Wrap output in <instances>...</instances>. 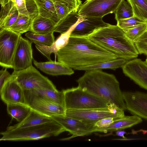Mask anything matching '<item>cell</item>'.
<instances>
[{
  "mask_svg": "<svg viewBox=\"0 0 147 147\" xmlns=\"http://www.w3.org/2000/svg\"><path fill=\"white\" fill-rule=\"evenodd\" d=\"M31 110V108L26 104H12L7 105L8 113L18 122L24 119Z\"/></svg>",
  "mask_w": 147,
  "mask_h": 147,
  "instance_id": "obj_25",
  "label": "cell"
},
{
  "mask_svg": "<svg viewBox=\"0 0 147 147\" xmlns=\"http://www.w3.org/2000/svg\"><path fill=\"white\" fill-rule=\"evenodd\" d=\"M78 11H73L57 26L54 32L64 33L69 30L80 19Z\"/></svg>",
  "mask_w": 147,
  "mask_h": 147,
  "instance_id": "obj_29",
  "label": "cell"
},
{
  "mask_svg": "<svg viewBox=\"0 0 147 147\" xmlns=\"http://www.w3.org/2000/svg\"><path fill=\"white\" fill-rule=\"evenodd\" d=\"M126 133L125 131L122 130L117 131L116 132V134L117 136L122 137L124 139L126 138L124 136V135Z\"/></svg>",
  "mask_w": 147,
  "mask_h": 147,
  "instance_id": "obj_40",
  "label": "cell"
},
{
  "mask_svg": "<svg viewBox=\"0 0 147 147\" xmlns=\"http://www.w3.org/2000/svg\"><path fill=\"white\" fill-rule=\"evenodd\" d=\"M53 33L40 34L29 32L25 34V36L32 43L50 46L55 41Z\"/></svg>",
  "mask_w": 147,
  "mask_h": 147,
  "instance_id": "obj_30",
  "label": "cell"
},
{
  "mask_svg": "<svg viewBox=\"0 0 147 147\" xmlns=\"http://www.w3.org/2000/svg\"><path fill=\"white\" fill-rule=\"evenodd\" d=\"M24 91L26 104L32 110L51 117L65 115L66 109L64 107L37 97L26 90Z\"/></svg>",
  "mask_w": 147,
  "mask_h": 147,
  "instance_id": "obj_10",
  "label": "cell"
},
{
  "mask_svg": "<svg viewBox=\"0 0 147 147\" xmlns=\"http://www.w3.org/2000/svg\"><path fill=\"white\" fill-rule=\"evenodd\" d=\"M19 13L14 3L11 1L1 7L0 29H8L15 22Z\"/></svg>",
  "mask_w": 147,
  "mask_h": 147,
  "instance_id": "obj_22",
  "label": "cell"
},
{
  "mask_svg": "<svg viewBox=\"0 0 147 147\" xmlns=\"http://www.w3.org/2000/svg\"><path fill=\"white\" fill-rule=\"evenodd\" d=\"M57 15L60 22L69 14L74 11L67 5L58 2L52 1Z\"/></svg>",
  "mask_w": 147,
  "mask_h": 147,
  "instance_id": "obj_33",
  "label": "cell"
},
{
  "mask_svg": "<svg viewBox=\"0 0 147 147\" xmlns=\"http://www.w3.org/2000/svg\"><path fill=\"white\" fill-rule=\"evenodd\" d=\"M21 34L9 28L0 30V65L13 68V60Z\"/></svg>",
  "mask_w": 147,
  "mask_h": 147,
  "instance_id": "obj_8",
  "label": "cell"
},
{
  "mask_svg": "<svg viewBox=\"0 0 147 147\" xmlns=\"http://www.w3.org/2000/svg\"><path fill=\"white\" fill-rule=\"evenodd\" d=\"M87 37L119 58L129 60L136 58L139 54L134 43L117 25L109 24L96 30Z\"/></svg>",
  "mask_w": 147,
  "mask_h": 147,
  "instance_id": "obj_3",
  "label": "cell"
},
{
  "mask_svg": "<svg viewBox=\"0 0 147 147\" xmlns=\"http://www.w3.org/2000/svg\"><path fill=\"white\" fill-rule=\"evenodd\" d=\"M146 61L147 63V56L146 59Z\"/></svg>",
  "mask_w": 147,
  "mask_h": 147,
  "instance_id": "obj_42",
  "label": "cell"
},
{
  "mask_svg": "<svg viewBox=\"0 0 147 147\" xmlns=\"http://www.w3.org/2000/svg\"><path fill=\"white\" fill-rule=\"evenodd\" d=\"M117 21L134 16L132 8L127 1L123 0L114 13Z\"/></svg>",
  "mask_w": 147,
  "mask_h": 147,
  "instance_id": "obj_31",
  "label": "cell"
},
{
  "mask_svg": "<svg viewBox=\"0 0 147 147\" xmlns=\"http://www.w3.org/2000/svg\"><path fill=\"white\" fill-rule=\"evenodd\" d=\"M63 91L66 110L107 108L111 104L104 99L84 90L78 86Z\"/></svg>",
  "mask_w": 147,
  "mask_h": 147,
  "instance_id": "obj_5",
  "label": "cell"
},
{
  "mask_svg": "<svg viewBox=\"0 0 147 147\" xmlns=\"http://www.w3.org/2000/svg\"><path fill=\"white\" fill-rule=\"evenodd\" d=\"M145 22L133 16L117 21V25L122 30L131 28Z\"/></svg>",
  "mask_w": 147,
  "mask_h": 147,
  "instance_id": "obj_34",
  "label": "cell"
},
{
  "mask_svg": "<svg viewBox=\"0 0 147 147\" xmlns=\"http://www.w3.org/2000/svg\"><path fill=\"white\" fill-rule=\"evenodd\" d=\"M0 88L1 99L6 105L26 104L24 90L13 75L11 74Z\"/></svg>",
  "mask_w": 147,
  "mask_h": 147,
  "instance_id": "obj_15",
  "label": "cell"
},
{
  "mask_svg": "<svg viewBox=\"0 0 147 147\" xmlns=\"http://www.w3.org/2000/svg\"><path fill=\"white\" fill-rule=\"evenodd\" d=\"M56 56L58 61L76 70L119 58L87 37L71 36L67 44L58 51Z\"/></svg>",
  "mask_w": 147,
  "mask_h": 147,
  "instance_id": "obj_1",
  "label": "cell"
},
{
  "mask_svg": "<svg viewBox=\"0 0 147 147\" xmlns=\"http://www.w3.org/2000/svg\"><path fill=\"white\" fill-rule=\"evenodd\" d=\"M73 28V27H72L67 32L61 34L51 45L48 46L35 43L36 48L40 52L46 57L49 61L52 60L51 57V54L53 53L56 57L58 51L66 45Z\"/></svg>",
  "mask_w": 147,
  "mask_h": 147,
  "instance_id": "obj_19",
  "label": "cell"
},
{
  "mask_svg": "<svg viewBox=\"0 0 147 147\" xmlns=\"http://www.w3.org/2000/svg\"><path fill=\"white\" fill-rule=\"evenodd\" d=\"M102 18L84 17L81 16L74 26L70 34L74 37H87L96 30L109 24L105 22Z\"/></svg>",
  "mask_w": 147,
  "mask_h": 147,
  "instance_id": "obj_17",
  "label": "cell"
},
{
  "mask_svg": "<svg viewBox=\"0 0 147 147\" xmlns=\"http://www.w3.org/2000/svg\"><path fill=\"white\" fill-rule=\"evenodd\" d=\"M122 69L126 76L147 90V63L146 61L136 58L128 60Z\"/></svg>",
  "mask_w": 147,
  "mask_h": 147,
  "instance_id": "obj_14",
  "label": "cell"
},
{
  "mask_svg": "<svg viewBox=\"0 0 147 147\" xmlns=\"http://www.w3.org/2000/svg\"><path fill=\"white\" fill-rule=\"evenodd\" d=\"M77 81L78 86L82 90L126 110L119 83L113 75L100 69L87 70Z\"/></svg>",
  "mask_w": 147,
  "mask_h": 147,
  "instance_id": "obj_2",
  "label": "cell"
},
{
  "mask_svg": "<svg viewBox=\"0 0 147 147\" xmlns=\"http://www.w3.org/2000/svg\"><path fill=\"white\" fill-rule=\"evenodd\" d=\"M128 60L122 58H118L114 60L104 62L91 66L79 68L78 70L87 71L94 69H110L114 70L122 68Z\"/></svg>",
  "mask_w": 147,
  "mask_h": 147,
  "instance_id": "obj_27",
  "label": "cell"
},
{
  "mask_svg": "<svg viewBox=\"0 0 147 147\" xmlns=\"http://www.w3.org/2000/svg\"><path fill=\"white\" fill-rule=\"evenodd\" d=\"M53 2L62 3L67 5L74 11L77 12L82 4L81 0H50Z\"/></svg>",
  "mask_w": 147,
  "mask_h": 147,
  "instance_id": "obj_36",
  "label": "cell"
},
{
  "mask_svg": "<svg viewBox=\"0 0 147 147\" xmlns=\"http://www.w3.org/2000/svg\"><path fill=\"white\" fill-rule=\"evenodd\" d=\"M33 16L19 14L15 22L9 28L13 31L22 34L30 31Z\"/></svg>",
  "mask_w": 147,
  "mask_h": 147,
  "instance_id": "obj_26",
  "label": "cell"
},
{
  "mask_svg": "<svg viewBox=\"0 0 147 147\" xmlns=\"http://www.w3.org/2000/svg\"><path fill=\"white\" fill-rule=\"evenodd\" d=\"M33 16L30 32L40 34H47L54 32L57 25L53 21L38 14Z\"/></svg>",
  "mask_w": 147,
  "mask_h": 147,
  "instance_id": "obj_21",
  "label": "cell"
},
{
  "mask_svg": "<svg viewBox=\"0 0 147 147\" xmlns=\"http://www.w3.org/2000/svg\"><path fill=\"white\" fill-rule=\"evenodd\" d=\"M27 9L32 15L38 14L50 19L57 26L60 22L57 15L53 3L50 0H26Z\"/></svg>",
  "mask_w": 147,
  "mask_h": 147,
  "instance_id": "obj_16",
  "label": "cell"
},
{
  "mask_svg": "<svg viewBox=\"0 0 147 147\" xmlns=\"http://www.w3.org/2000/svg\"><path fill=\"white\" fill-rule=\"evenodd\" d=\"M131 6L134 16L147 22V0H127Z\"/></svg>",
  "mask_w": 147,
  "mask_h": 147,
  "instance_id": "obj_28",
  "label": "cell"
},
{
  "mask_svg": "<svg viewBox=\"0 0 147 147\" xmlns=\"http://www.w3.org/2000/svg\"><path fill=\"white\" fill-rule=\"evenodd\" d=\"M51 117L45 115L32 110L22 121L8 127L11 129L36 125L53 121Z\"/></svg>",
  "mask_w": 147,
  "mask_h": 147,
  "instance_id": "obj_23",
  "label": "cell"
},
{
  "mask_svg": "<svg viewBox=\"0 0 147 147\" xmlns=\"http://www.w3.org/2000/svg\"><path fill=\"white\" fill-rule=\"evenodd\" d=\"M122 95L126 110L133 115L147 120V93L124 92Z\"/></svg>",
  "mask_w": 147,
  "mask_h": 147,
  "instance_id": "obj_13",
  "label": "cell"
},
{
  "mask_svg": "<svg viewBox=\"0 0 147 147\" xmlns=\"http://www.w3.org/2000/svg\"><path fill=\"white\" fill-rule=\"evenodd\" d=\"M11 74L24 90L56 89L52 82L32 65L22 70L13 71Z\"/></svg>",
  "mask_w": 147,
  "mask_h": 147,
  "instance_id": "obj_7",
  "label": "cell"
},
{
  "mask_svg": "<svg viewBox=\"0 0 147 147\" xmlns=\"http://www.w3.org/2000/svg\"><path fill=\"white\" fill-rule=\"evenodd\" d=\"M14 4L19 14L27 16L30 15L27 8L26 0H16Z\"/></svg>",
  "mask_w": 147,
  "mask_h": 147,
  "instance_id": "obj_37",
  "label": "cell"
},
{
  "mask_svg": "<svg viewBox=\"0 0 147 147\" xmlns=\"http://www.w3.org/2000/svg\"><path fill=\"white\" fill-rule=\"evenodd\" d=\"M142 121V118L137 115H125L123 117L116 119L107 127L96 129L94 132H100L106 133L122 130L132 127Z\"/></svg>",
  "mask_w": 147,
  "mask_h": 147,
  "instance_id": "obj_20",
  "label": "cell"
},
{
  "mask_svg": "<svg viewBox=\"0 0 147 147\" xmlns=\"http://www.w3.org/2000/svg\"><path fill=\"white\" fill-rule=\"evenodd\" d=\"M7 68H5L4 70L2 69L0 71V88L4 83L11 76L7 70Z\"/></svg>",
  "mask_w": 147,
  "mask_h": 147,
  "instance_id": "obj_39",
  "label": "cell"
},
{
  "mask_svg": "<svg viewBox=\"0 0 147 147\" xmlns=\"http://www.w3.org/2000/svg\"><path fill=\"white\" fill-rule=\"evenodd\" d=\"M116 119H117L110 117L104 118L100 120L95 124L96 129L97 128H102L107 127Z\"/></svg>",
  "mask_w": 147,
  "mask_h": 147,
  "instance_id": "obj_38",
  "label": "cell"
},
{
  "mask_svg": "<svg viewBox=\"0 0 147 147\" xmlns=\"http://www.w3.org/2000/svg\"><path fill=\"white\" fill-rule=\"evenodd\" d=\"M32 95L61 105L65 107L64 96L63 90L57 89H43L26 90Z\"/></svg>",
  "mask_w": 147,
  "mask_h": 147,
  "instance_id": "obj_24",
  "label": "cell"
},
{
  "mask_svg": "<svg viewBox=\"0 0 147 147\" xmlns=\"http://www.w3.org/2000/svg\"><path fill=\"white\" fill-rule=\"evenodd\" d=\"M11 1L13 3H15L16 2V0H11Z\"/></svg>",
  "mask_w": 147,
  "mask_h": 147,
  "instance_id": "obj_41",
  "label": "cell"
},
{
  "mask_svg": "<svg viewBox=\"0 0 147 147\" xmlns=\"http://www.w3.org/2000/svg\"><path fill=\"white\" fill-rule=\"evenodd\" d=\"M65 115L92 124L104 118L111 117L117 119L125 116L124 110L113 104H111L107 108L67 110Z\"/></svg>",
  "mask_w": 147,
  "mask_h": 147,
  "instance_id": "obj_6",
  "label": "cell"
},
{
  "mask_svg": "<svg viewBox=\"0 0 147 147\" xmlns=\"http://www.w3.org/2000/svg\"><path fill=\"white\" fill-rule=\"evenodd\" d=\"M34 65L44 73L53 76L71 75L74 73L73 69L59 62L49 61L38 62L33 59Z\"/></svg>",
  "mask_w": 147,
  "mask_h": 147,
  "instance_id": "obj_18",
  "label": "cell"
},
{
  "mask_svg": "<svg viewBox=\"0 0 147 147\" xmlns=\"http://www.w3.org/2000/svg\"><path fill=\"white\" fill-rule=\"evenodd\" d=\"M32 42L20 37L13 60V68L14 71L26 69L32 65L33 60Z\"/></svg>",
  "mask_w": 147,
  "mask_h": 147,
  "instance_id": "obj_12",
  "label": "cell"
},
{
  "mask_svg": "<svg viewBox=\"0 0 147 147\" xmlns=\"http://www.w3.org/2000/svg\"><path fill=\"white\" fill-rule=\"evenodd\" d=\"M66 131L58 123L53 121L40 124L24 128L7 129L2 132L1 141L38 140L56 136Z\"/></svg>",
  "mask_w": 147,
  "mask_h": 147,
  "instance_id": "obj_4",
  "label": "cell"
},
{
  "mask_svg": "<svg viewBox=\"0 0 147 147\" xmlns=\"http://www.w3.org/2000/svg\"><path fill=\"white\" fill-rule=\"evenodd\" d=\"M123 30L127 37L134 43L147 30V22L131 28Z\"/></svg>",
  "mask_w": 147,
  "mask_h": 147,
  "instance_id": "obj_32",
  "label": "cell"
},
{
  "mask_svg": "<svg viewBox=\"0 0 147 147\" xmlns=\"http://www.w3.org/2000/svg\"><path fill=\"white\" fill-rule=\"evenodd\" d=\"M123 0H87L80 7L78 14L84 17L102 18L114 13Z\"/></svg>",
  "mask_w": 147,
  "mask_h": 147,
  "instance_id": "obj_9",
  "label": "cell"
},
{
  "mask_svg": "<svg viewBox=\"0 0 147 147\" xmlns=\"http://www.w3.org/2000/svg\"><path fill=\"white\" fill-rule=\"evenodd\" d=\"M134 43L139 54L147 56V30Z\"/></svg>",
  "mask_w": 147,
  "mask_h": 147,
  "instance_id": "obj_35",
  "label": "cell"
},
{
  "mask_svg": "<svg viewBox=\"0 0 147 147\" xmlns=\"http://www.w3.org/2000/svg\"><path fill=\"white\" fill-rule=\"evenodd\" d=\"M51 118L62 126L66 131L72 134V138L90 135L94 132L96 129L95 124L65 115L53 116Z\"/></svg>",
  "mask_w": 147,
  "mask_h": 147,
  "instance_id": "obj_11",
  "label": "cell"
}]
</instances>
